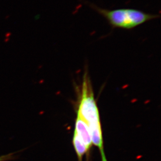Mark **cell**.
Masks as SVG:
<instances>
[{
    "mask_svg": "<svg viewBox=\"0 0 161 161\" xmlns=\"http://www.w3.org/2000/svg\"><path fill=\"white\" fill-rule=\"evenodd\" d=\"M77 115L86 122L89 128L92 144L100 152L104 151L103 140L99 109L88 67L85 66L80 85L77 87Z\"/></svg>",
    "mask_w": 161,
    "mask_h": 161,
    "instance_id": "cell-1",
    "label": "cell"
},
{
    "mask_svg": "<svg viewBox=\"0 0 161 161\" xmlns=\"http://www.w3.org/2000/svg\"><path fill=\"white\" fill-rule=\"evenodd\" d=\"M91 8L107 19L112 28L130 30L159 16L133 8L108 10L92 5Z\"/></svg>",
    "mask_w": 161,
    "mask_h": 161,
    "instance_id": "cell-2",
    "label": "cell"
},
{
    "mask_svg": "<svg viewBox=\"0 0 161 161\" xmlns=\"http://www.w3.org/2000/svg\"><path fill=\"white\" fill-rule=\"evenodd\" d=\"M74 133L82 141L88 150H89L92 145L89 128L86 122L78 115L75 122Z\"/></svg>",
    "mask_w": 161,
    "mask_h": 161,
    "instance_id": "cell-3",
    "label": "cell"
},
{
    "mask_svg": "<svg viewBox=\"0 0 161 161\" xmlns=\"http://www.w3.org/2000/svg\"><path fill=\"white\" fill-rule=\"evenodd\" d=\"M73 142L79 161H82V158L84 157V155L88 151V149H87L84 143L82 142V141L75 133L73 136Z\"/></svg>",
    "mask_w": 161,
    "mask_h": 161,
    "instance_id": "cell-4",
    "label": "cell"
},
{
    "mask_svg": "<svg viewBox=\"0 0 161 161\" xmlns=\"http://www.w3.org/2000/svg\"><path fill=\"white\" fill-rule=\"evenodd\" d=\"M11 158V156L9 155L2 156V157H0V161H6V160H9Z\"/></svg>",
    "mask_w": 161,
    "mask_h": 161,
    "instance_id": "cell-5",
    "label": "cell"
},
{
    "mask_svg": "<svg viewBox=\"0 0 161 161\" xmlns=\"http://www.w3.org/2000/svg\"><path fill=\"white\" fill-rule=\"evenodd\" d=\"M101 155V159H102V161H108L107 160L106 157H105V154H104V151L100 152Z\"/></svg>",
    "mask_w": 161,
    "mask_h": 161,
    "instance_id": "cell-6",
    "label": "cell"
}]
</instances>
